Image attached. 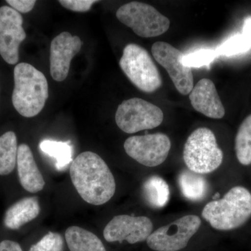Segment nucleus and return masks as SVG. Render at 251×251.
Masks as SVG:
<instances>
[{"label":"nucleus","mask_w":251,"mask_h":251,"mask_svg":"<svg viewBox=\"0 0 251 251\" xmlns=\"http://www.w3.org/2000/svg\"><path fill=\"white\" fill-rule=\"evenodd\" d=\"M73 184L89 204L101 205L115 195V177L105 162L92 151L81 153L70 166Z\"/></svg>","instance_id":"obj_1"},{"label":"nucleus","mask_w":251,"mask_h":251,"mask_svg":"<svg viewBox=\"0 0 251 251\" xmlns=\"http://www.w3.org/2000/svg\"><path fill=\"white\" fill-rule=\"evenodd\" d=\"M12 103L16 111L25 117L39 115L49 98V83L44 74L27 63H20L14 69Z\"/></svg>","instance_id":"obj_2"},{"label":"nucleus","mask_w":251,"mask_h":251,"mask_svg":"<svg viewBox=\"0 0 251 251\" xmlns=\"http://www.w3.org/2000/svg\"><path fill=\"white\" fill-rule=\"evenodd\" d=\"M202 216L218 230L238 228L251 218V193L243 186H234L222 199L207 203Z\"/></svg>","instance_id":"obj_3"},{"label":"nucleus","mask_w":251,"mask_h":251,"mask_svg":"<svg viewBox=\"0 0 251 251\" xmlns=\"http://www.w3.org/2000/svg\"><path fill=\"white\" fill-rule=\"evenodd\" d=\"M183 157L189 171L200 175L207 174L222 164L224 153L218 146L212 130L202 127L188 137Z\"/></svg>","instance_id":"obj_4"},{"label":"nucleus","mask_w":251,"mask_h":251,"mask_svg":"<svg viewBox=\"0 0 251 251\" xmlns=\"http://www.w3.org/2000/svg\"><path fill=\"white\" fill-rule=\"evenodd\" d=\"M120 66L130 82L147 93L161 87L160 73L148 51L141 46L130 44L124 49Z\"/></svg>","instance_id":"obj_5"},{"label":"nucleus","mask_w":251,"mask_h":251,"mask_svg":"<svg viewBox=\"0 0 251 251\" xmlns=\"http://www.w3.org/2000/svg\"><path fill=\"white\" fill-rule=\"evenodd\" d=\"M117 18L141 37H155L164 34L170 27V20L151 5L132 1L119 8Z\"/></svg>","instance_id":"obj_6"},{"label":"nucleus","mask_w":251,"mask_h":251,"mask_svg":"<svg viewBox=\"0 0 251 251\" xmlns=\"http://www.w3.org/2000/svg\"><path fill=\"white\" fill-rule=\"evenodd\" d=\"M163 120L161 108L140 98L124 100L115 115L117 126L126 133L152 129L161 125Z\"/></svg>","instance_id":"obj_7"},{"label":"nucleus","mask_w":251,"mask_h":251,"mask_svg":"<svg viewBox=\"0 0 251 251\" xmlns=\"http://www.w3.org/2000/svg\"><path fill=\"white\" fill-rule=\"evenodd\" d=\"M202 222L196 215L183 216L150 234L147 244L156 251H178L184 249L198 232Z\"/></svg>","instance_id":"obj_8"},{"label":"nucleus","mask_w":251,"mask_h":251,"mask_svg":"<svg viewBox=\"0 0 251 251\" xmlns=\"http://www.w3.org/2000/svg\"><path fill=\"white\" fill-rule=\"evenodd\" d=\"M124 148L128 156L140 164L156 167L166 161L171 142L168 135L157 133L130 137L126 140Z\"/></svg>","instance_id":"obj_9"},{"label":"nucleus","mask_w":251,"mask_h":251,"mask_svg":"<svg viewBox=\"0 0 251 251\" xmlns=\"http://www.w3.org/2000/svg\"><path fill=\"white\" fill-rule=\"evenodd\" d=\"M151 53L156 62L166 69L178 92L183 95L191 93L194 80L191 68L183 63L184 53L163 41L153 44Z\"/></svg>","instance_id":"obj_10"},{"label":"nucleus","mask_w":251,"mask_h":251,"mask_svg":"<svg viewBox=\"0 0 251 251\" xmlns=\"http://www.w3.org/2000/svg\"><path fill=\"white\" fill-rule=\"evenodd\" d=\"M21 14L13 8L0 7V54L9 64L14 65L19 60V48L27 37L23 27Z\"/></svg>","instance_id":"obj_11"},{"label":"nucleus","mask_w":251,"mask_h":251,"mask_svg":"<svg viewBox=\"0 0 251 251\" xmlns=\"http://www.w3.org/2000/svg\"><path fill=\"white\" fill-rule=\"evenodd\" d=\"M153 224L146 216L119 215L107 224L103 237L108 242L126 241L130 244L144 242L152 233Z\"/></svg>","instance_id":"obj_12"},{"label":"nucleus","mask_w":251,"mask_h":251,"mask_svg":"<svg viewBox=\"0 0 251 251\" xmlns=\"http://www.w3.org/2000/svg\"><path fill=\"white\" fill-rule=\"evenodd\" d=\"M82 41L77 36H72L63 31L52 39L50 44V70L51 76L57 82L67 78L71 62L75 54L80 52Z\"/></svg>","instance_id":"obj_13"},{"label":"nucleus","mask_w":251,"mask_h":251,"mask_svg":"<svg viewBox=\"0 0 251 251\" xmlns=\"http://www.w3.org/2000/svg\"><path fill=\"white\" fill-rule=\"evenodd\" d=\"M191 105L195 110L210 118L224 117L225 108L221 102L214 82L203 78L193 87L189 94Z\"/></svg>","instance_id":"obj_14"},{"label":"nucleus","mask_w":251,"mask_h":251,"mask_svg":"<svg viewBox=\"0 0 251 251\" xmlns=\"http://www.w3.org/2000/svg\"><path fill=\"white\" fill-rule=\"evenodd\" d=\"M17 168L20 182L29 193L41 191L45 181L38 168L31 149L26 144H21L18 149Z\"/></svg>","instance_id":"obj_15"},{"label":"nucleus","mask_w":251,"mask_h":251,"mask_svg":"<svg viewBox=\"0 0 251 251\" xmlns=\"http://www.w3.org/2000/svg\"><path fill=\"white\" fill-rule=\"evenodd\" d=\"M40 205L36 197L23 198L10 206L5 213V227L16 230L39 216Z\"/></svg>","instance_id":"obj_16"},{"label":"nucleus","mask_w":251,"mask_h":251,"mask_svg":"<svg viewBox=\"0 0 251 251\" xmlns=\"http://www.w3.org/2000/svg\"><path fill=\"white\" fill-rule=\"evenodd\" d=\"M65 238L70 251H106L97 235L77 226L69 227Z\"/></svg>","instance_id":"obj_17"},{"label":"nucleus","mask_w":251,"mask_h":251,"mask_svg":"<svg viewBox=\"0 0 251 251\" xmlns=\"http://www.w3.org/2000/svg\"><path fill=\"white\" fill-rule=\"evenodd\" d=\"M179 186L186 199L196 202L205 197L208 186L202 175L191 171H184L179 176Z\"/></svg>","instance_id":"obj_18"},{"label":"nucleus","mask_w":251,"mask_h":251,"mask_svg":"<svg viewBox=\"0 0 251 251\" xmlns=\"http://www.w3.org/2000/svg\"><path fill=\"white\" fill-rule=\"evenodd\" d=\"M143 191L147 202L155 209L163 208L169 201V186L160 176H152L148 178L143 184Z\"/></svg>","instance_id":"obj_19"},{"label":"nucleus","mask_w":251,"mask_h":251,"mask_svg":"<svg viewBox=\"0 0 251 251\" xmlns=\"http://www.w3.org/2000/svg\"><path fill=\"white\" fill-rule=\"evenodd\" d=\"M17 137L8 131L0 136V175L5 176L14 171L18 156Z\"/></svg>","instance_id":"obj_20"},{"label":"nucleus","mask_w":251,"mask_h":251,"mask_svg":"<svg viewBox=\"0 0 251 251\" xmlns=\"http://www.w3.org/2000/svg\"><path fill=\"white\" fill-rule=\"evenodd\" d=\"M41 151L56 160L55 167L58 171L66 169L72 161L73 150L69 143L46 140L39 145Z\"/></svg>","instance_id":"obj_21"},{"label":"nucleus","mask_w":251,"mask_h":251,"mask_svg":"<svg viewBox=\"0 0 251 251\" xmlns=\"http://www.w3.org/2000/svg\"><path fill=\"white\" fill-rule=\"evenodd\" d=\"M235 151L241 164H251V115L244 120L238 129L235 138Z\"/></svg>","instance_id":"obj_22"},{"label":"nucleus","mask_w":251,"mask_h":251,"mask_svg":"<svg viewBox=\"0 0 251 251\" xmlns=\"http://www.w3.org/2000/svg\"><path fill=\"white\" fill-rule=\"evenodd\" d=\"M251 49L249 41L242 34H237L231 36L227 40L223 43L216 49L218 55H224L226 57L244 54Z\"/></svg>","instance_id":"obj_23"},{"label":"nucleus","mask_w":251,"mask_h":251,"mask_svg":"<svg viewBox=\"0 0 251 251\" xmlns=\"http://www.w3.org/2000/svg\"><path fill=\"white\" fill-rule=\"evenodd\" d=\"M216 50L200 49L184 54L183 63L189 68H201L209 66L218 57Z\"/></svg>","instance_id":"obj_24"},{"label":"nucleus","mask_w":251,"mask_h":251,"mask_svg":"<svg viewBox=\"0 0 251 251\" xmlns=\"http://www.w3.org/2000/svg\"><path fill=\"white\" fill-rule=\"evenodd\" d=\"M64 239L55 232H49L39 242L31 246L29 251H63Z\"/></svg>","instance_id":"obj_25"},{"label":"nucleus","mask_w":251,"mask_h":251,"mask_svg":"<svg viewBox=\"0 0 251 251\" xmlns=\"http://www.w3.org/2000/svg\"><path fill=\"white\" fill-rule=\"evenodd\" d=\"M98 1L94 0H60L59 2L66 9L75 12H86Z\"/></svg>","instance_id":"obj_26"},{"label":"nucleus","mask_w":251,"mask_h":251,"mask_svg":"<svg viewBox=\"0 0 251 251\" xmlns=\"http://www.w3.org/2000/svg\"><path fill=\"white\" fill-rule=\"evenodd\" d=\"M6 2L18 13L27 14L33 9L36 1L35 0H7Z\"/></svg>","instance_id":"obj_27"},{"label":"nucleus","mask_w":251,"mask_h":251,"mask_svg":"<svg viewBox=\"0 0 251 251\" xmlns=\"http://www.w3.org/2000/svg\"><path fill=\"white\" fill-rule=\"evenodd\" d=\"M0 251H23V250L17 242L11 240H4L0 242Z\"/></svg>","instance_id":"obj_28"},{"label":"nucleus","mask_w":251,"mask_h":251,"mask_svg":"<svg viewBox=\"0 0 251 251\" xmlns=\"http://www.w3.org/2000/svg\"><path fill=\"white\" fill-rule=\"evenodd\" d=\"M242 34L249 41L251 48V16H249L244 20Z\"/></svg>","instance_id":"obj_29"}]
</instances>
